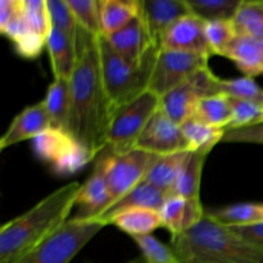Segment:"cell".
Here are the masks:
<instances>
[{
	"label": "cell",
	"mask_w": 263,
	"mask_h": 263,
	"mask_svg": "<svg viewBox=\"0 0 263 263\" xmlns=\"http://www.w3.org/2000/svg\"><path fill=\"white\" fill-rule=\"evenodd\" d=\"M98 37L80 27L77 63L69 79L71 110L67 128V133L94 159L107 146L115 115L100 68Z\"/></svg>",
	"instance_id": "cell-1"
},
{
	"label": "cell",
	"mask_w": 263,
	"mask_h": 263,
	"mask_svg": "<svg viewBox=\"0 0 263 263\" xmlns=\"http://www.w3.org/2000/svg\"><path fill=\"white\" fill-rule=\"evenodd\" d=\"M81 184L69 182L0 228V263H12L69 220Z\"/></svg>",
	"instance_id": "cell-2"
},
{
	"label": "cell",
	"mask_w": 263,
	"mask_h": 263,
	"mask_svg": "<svg viewBox=\"0 0 263 263\" xmlns=\"http://www.w3.org/2000/svg\"><path fill=\"white\" fill-rule=\"evenodd\" d=\"M180 263H263V247L249 243L205 213L187 233L171 236Z\"/></svg>",
	"instance_id": "cell-3"
},
{
	"label": "cell",
	"mask_w": 263,
	"mask_h": 263,
	"mask_svg": "<svg viewBox=\"0 0 263 263\" xmlns=\"http://www.w3.org/2000/svg\"><path fill=\"white\" fill-rule=\"evenodd\" d=\"M98 45L105 90L116 112L118 108L148 91L159 48L153 46L145 55L143 63L140 66H134L110 46L104 36L98 37Z\"/></svg>",
	"instance_id": "cell-4"
},
{
	"label": "cell",
	"mask_w": 263,
	"mask_h": 263,
	"mask_svg": "<svg viewBox=\"0 0 263 263\" xmlns=\"http://www.w3.org/2000/svg\"><path fill=\"white\" fill-rule=\"evenodd\" d=\"M107 226L102 218H69L55 233L12 263H69Z\"/></svg>",
	"instance_id": "cell-5"
},
{
	"label": "cell",
	"mask_w": 263,
	"mask_h": 263,
	"mask_svg": "<svg viewBox=\"0 0 263 263\" xmlns=\"http://www.w3.org/2000/svg\"><path fill=\"white\" fill-rule=\"evenodd\" d=\"M159 109L161 97L151 90L118 108L110 122L105 149L121 154L135 148L144 128Z\"/></svg>",
	"instance_id": "cell-6"
},
{
	"label": "cell",
	"mask_w": 263,
	"mask_h": 263,
	"mask_svg": "<svg viewBox=\"0 0 263 263\" xmlns=\"http://www.w3.org/2000/svg\"><path fill=\"white\" fill-rule=\"evenodd\" d=\"M159 156L136 148L121 154L112 153L104 149L97 157L104 167L105 179L109 187V210L145 180L149 170L154 166Z\"/></svg>",
	"instance_id": "cell-7"
},
{
	"label": "cell",
	"mask_w": 263,
	"mask_h": 263,
	"mask_svg": "<svg viewBox=\"0 0 263 263\" xmlns=\"http://www.w3.org/2000/svg\"><path fill=\"white\" fill-rule=\"evenodd\" d=\"M36 156L48 162L59 176H68L79 172L94 157L82 148L67 131L49 128L32 140Z\"/></svg>",
	"instance_id": "cell-8"
},
{
	"label": "cell",
	"mask_w": 263,
	"mask_h": 263,
	"mask_svg": "<svg viewBox=\"0 0 263 263\" xmlns=\"http://www.w3.org/2000/svg\"><path fill=\"white\" fill-rule=\"evenodd\" d=\"M211 57L185 51L159 49L152 73L149 90L163 97L181 86L197 72L207 68Z\"/></svg>",
	"instance_id": "cell-9"
},
{
	"label": "cell",
	"mask_w": 263,
	"mask_h": 263,
	"mask_svg": "<svg viewBox=\"0 0 263 263\" xmlns=\"http://www.w3.org/2000/svg\"><path fill=\"white\" fill-rule=\"evenodd\" d=\"M0 32L9 39L15 51L26 59H35L46 48V39L30 27L23 9V0L0 2Z\"/></svg>",
	"instance_id": "cell-10"
},
{
	"label": "cell",
	"mask_w": 263,
	"mask_h": 263,
	"mask_svg": "<svg viewBox=\"0 0 263 263\" xmlns=\"http://www.w3.org/2000/svg\"><path fill=\"white\" fill-rule=\"evenodd\" d=\"M135 148L159 157L180 152H192L181 126L175 123L162 109H159L149 121L136 141Z\"/></svg>",
	"instance_id": "cell-11"
},
{
	"label": "cell",
	"mask_w": 263,
	"mask_h": 263,
	"mask_svg": "<svg viewBox=\"0 0 263 263\" xmlns=\"http://www.w3.org/2000/svg\"><path fill=\"white\" fill-rule=\"evenodd\" d=\"M205 22L193 13L177 20L162 36L159 49L212 57L204 32Z\"/></svg>",
	"instance_id": "cell-12"
},
{
	"label": "cell",
	"mask_w": 263,
	"mask_h": 263,
	"mask_svg": "<svg viewBox=\"0 0 263 263\" xmlns=\"http://www.w3.org/2000/svg\"><path fill=\"white\" fill-rule=\"evenodd\" d=\"M110 205V193L105 179L104 167L99 159H94V168L89 179L81 185L77 197L74 220H92L100 218Z\"/></svg>",
	"instance_id": "cell-13"
},
{
	"label": "cell",
	"mask_w": 263,
	"mask_h": 263,
	"mask_svg": "<svg viewBox=\"0 0 263 263\" xmlns=\"http://www.w3.org/2000/svg\"><path fill=\"white\" fill-rule=\"evenodd\" d=\"M105 39L125 61L134 66H140L148 51L153 46H158L152 40L151 33L140 14L122 30Z\"/></svg>",
	"instance_id": "cell-14"
},
{
	"label": "cell",
	"mask_w": 263,
	"mask_h": 263,
	"mask_svg": "<svg viewBox=\"0 0 263 263\" xmlns=\"http://www.w3.org/2000/svg\"><path fill=\"white\" fill-rule=\"evenodd\" d=\"M190 13L186 0H140V15L152 40L158 46L164 32L177 20Z\"/></svg>",
	"instance_id": "cell-15"
},
{
	"label": "cell",
	"mask_w": 263,
	"mask_h": 263,
	"mask_svg": "<svg viewBox=\"0 0 263 263\" xmlns=\"http://www.w3.org/2000/svg\"><path fill=\"white\" fill-rule=\"evenodd\" d=\"M49 128H51V123L44 103L39 102L28 105L9 123L7 131L0 139V151L28 139L33 140L36 136L41 135Z\"/></svg>",
	"instance_id": "cell-16"
},
{
	"label": "cell",
	"mask_w": 263,
	"mask_h": 263,
	"mask_svg": "<svg viewBox=\"0 0 263 263\" xmlns=\"http://www.w3.org/2000/svg\"><path fill=\"white\" fill-rule=\"evenodd\" d=\"M159 213L163 228L170 231L171 236H177L195 228L205 216V210L200 199H186L171 194L164 200Z\"/></svg>",
	"instance_id": "cell-17"
},
{
	"label": "cell",
	"mask_w": 263,
	"mask_h": 263,
	"mask_svg": "<svg viewBox=\"0 0 263 263\" xmlns=\"http://www.w3.org/2000/svg\"><path fill=\"white\" fill-rule=\"evenodd\" d=\"M222 57L233 61L244 76L254 79L263 74V39L236 36Z\"/></svg>",
	"instance_id": "cell-18"
},
{
	"label": "cell",
	"mask_w": 263,
	"mask_h": 263,
	"mask_svg": "<svg viewBox=\"0 0 263 263\" xmlns=\"http://www.w3.org/2000/svg\"><path fill=\"white\" fill-rule=\"evenodd\" d=\"M104 221L108 225H115L118 230L123 231L131 238L149 235L157 229L163 228L159 211L140 207L126 208L109 216Z\"/></svg>",
	"instance_id": "cell-19"
},
{
	"label": "cell",
	"mask_w": 263,
	"mask_h": 263,
	"mask_svg": "<svg viewBox=\"0 0 263 263\" xmlns=\"http://www.w3.org/2000/svg\"><path fill=\"white\" fill-rule=\"evenodd\" d=\"M46 50L54 79L69 80L77 63V45L57 28L51 27L46 37Z\"/></svg>",
	"instance_id": "cell-20"
},
{
	"label": "cell",
	"mask_w": 263,
	"mask_h": 263,
	"mask_svg": "<svg viewBox=\"0 0 263 263\" xmlns=\"http://www.w3.org/2000/svg\"><path fill=\"white\" fill-rule=\"evenodd\" d=\"M202 95L190 80L161 97V109L179 126L194 117Z\"/></svg>",
	"instance_id": "cell-21"
},
{
	"label": "cell",
	"mask_w": 263,
	"mask_h": 263,
	"mask_svg": "<svg viewBox=\"0 0 263 263\" xmlns=\"http://www.w3.org/2000/svg\"><path fill=\"white\" fill-rule=\"evenodd\" d=\"M140 14V0H99L102 36L118 32Z\"/></svg>",
	"instance_id": "cell-22"
},
{
	"label": "cell",
	"mask_w": 263,
	"mask_h": 263,
	"mask_svg": "<svg viewBox=\"0 0 263 263\" xmlns=\"http://www.w3.org/2000/svg\"><path fill=\"white\" fill-rule=\"evenodd\" d=\"M46 108L51 127L67 131L69 110H71V86L69 80L53 79L46 89L43 100Z\"/></svg>",
	"instance_id": "cell-23"
},
{
	"label": "cell",
	"mask_w": 263,
	"mask_h": 263,
	"mask_svg": "<svg viewBox=\"0 0 263 263\" xmlns=\"http://www.w3.org/2000/svg\"><path fill=\"white\" fill-rule=\"evenodd\" d=\"M211 152L192 151L182 166L172 194L180 195L186 199H200V181L203 167Z\"/></svg>",
	"instance_id": "cell-24"
},
{
	"label": "cell",
	"mask_w": 263,
	"mask_h": 263,
	"mask_svg": "<svg viewBox=\"0 0 263 263\" xmlns=\"http://www.w3.org/2000/svg\"><path fill=\"white\" fill-rule=\"evenodd\" d=\"M168 195L171 194L163 192V190H161L159 187L154 186L151 182L144 180V181L140 182L138 186L134 187L128 194H126L120 202L116 203V204L100 218H102V220H105V218H108L109 216L115 215V213L120 212V211L126 210V208L140 207L159 211Z\"/></svg>",
	"instance_id": "cell-25"
},
{
	"label": "cell",
	"mask_w": 263,
	"mask_h": 263,
	"mask_svg": "<svg viewBox=\"0 0 263 263\" xmlns=\"http://www.w3.org/2000/svg\"><path fill=\"white\" fill-rule=\"evenodd\" d=\"M205 213L228 228L263 223L262 203H236V204L205 211Z\"/></svg>",
	"instance_id": "cell-26"
},
{
	"label": "cell",
	"mask_w": 263,
	"mask_h": 263,
	"mask_svg": "<svg viewBox=\"0 0 263 263\" xmlns=\"http://www.w3.org/2000/svg\"><path fill=\"white\" fill-rule=\"evenodd\" d=\"M189 153L190 152H180L166 157H159L158 161L149 170L145 181L151 182L152 185L168 194H172V190Z\"/></svg>",
	"instance_id": "cell-27"
},
{
	"label": "cell",
	"mask_w": 263,
	"mask_h": 263,
	"mask_svg": "<svg viewBox=\"0 0 263 263\" xmlns=\"http://www.w3.org/2000/svg\"><path fill=\"white\" fill-rule=\"evenodd\" d=\"M207 125L218 128H228L233 118L231 98L223 94L211 95L199 102L194 117Z\"/></svg>",
	"instance_id": "cell-28"
},
{
	"label": "cell",
	"mask_w": 263,
	"mask_h": 263,
	"mask_svg": "<svg viewBox=\"0 0 263 263\" xmlns=\"http://www.w3.org/2000/svg\"><path fill=\"white\" fill-rule=\"evenodd\" d=\"M233 23L238 36L263 39V0H241Z\"/></svg>",
	"instance_id": "cell-29"
},
{
	"label": "cell",
	"mask_w": 263,
	"mask_h": 263,
	"mask_svg": "<svg viewBox=\"0 0 263 263\" xmlns=\"http://www.w3.org/2000/svg\"><path fill=\"white\" fill-rule=\"evenodd\" d=\"M181 130L192 151L205 152H212L218 143H222L226 131L225 128L207 125L197 118L187 120L184 125H181Z\"/></svg>",
	"instance_id": "cell-30"
},
{
	"label": "cell",
	"mask_w": 263,
	"mask_h": 263,
	"mask_svg": "<svg viewBox=\"0 0 263 263\" xmlns=\"http://www.w3.org/2000/svg\"><path fill=\"white\" fill-rule=\"evenodd\" d=\"M190 12L204 22L233 20L241 0H186Z\"/></svg>",
	"instance_id": "cell-31"
},
{
	"label": "cell",
	"mask_w": 263,
	"mask_h": 263,
	"mask_svg": "<svg viewBox=\"0 0 263 263\" xmlns=\"http://www.w3.org/2000/svg\"><path fill=\"white\" fill-rule=\"evenodd\" d=\"M216 94H223L233 99L252 100L263 104V90L252 77H239V79H220L216 84Z\"/></svg>",
	"instance_id": "cell-32"
},
{
	"label": "cell",
	"mask_w": 263,
	"mask_h": 263,
	"mask_svg": "<svg viewBox=\"0 0 263 263\" xmlns=\"http://www.w3.org/2000/svg\"><path fill=\"white\" fill-rule=\"evenodd\" d=\"M205 39L212 55H223L234 39L236 37V30L233 20H221L205 22Z\"/></svg>",
	"instance_id": "cell-33"
},
{
	"label": "cell",
	"mask_w": 263,
	"mask_h": 263,
	"mask_svg": "<svg viewBox=\"0 0 263 263\" xmlns=\"http://www.w3.org/2000/svg\"><path fill=\"white\" fill-rule=\"evenodd\" d=\"M51 27L68 36L77 45L80 26L67 0H46Z\"/></svg>",
	"instance_id": "cell-34"
},
{
	"label": "cell",
	"mask_w": 263,
	"mask_h": 263,
	"mask_svg": "<svg viewBox=\"0 0 263 263\" xmlns=\"http://www.w3.org/2000/svg\"><path fill=\"white\" fill-rule=\"evenodd\" d=\"M134 241L141 252V258L145 263H180L171 246L159 241L153 234L133 236Z\"/></svg>",
	"instance_id": "cell-35"
},
{
	"label": "cell",
	"mask_w": 263,
	"mask_h": 263,
	"mask_svg": "<svg viewBox=\"0 0 263 263\" xmlns=\"http://www.w3.org/2000/svg\"><path fill=\"white\" fill-rule=\"evenodd\" d=\"M77 23L94 36H102L99 0H67Z\"/></svg>",
	"instance_id": "cell-36"
},
{
	"label": "cell",
	"mask_w": 263,
	"mask_h": 263,
	"mask_svg": "<svg viewBox=\"0 0 263 263\" xmlns=\"http://www.w3.org/2000/svg\"><path fill=\"white\" fill-rule=\"evenodd\" d=\"M231 105H233V118L226 130L252 127L263 123L262 103L231 98Z\"/></svg>",
	"instance_id": "cell-37"
},
{
	"label": "cell",
	"mask_w": 263,
	"mask_h": 263,
	"mask_svg": "<svg viewBox=\"0 0 263 263\" xmlns=\"http://www.w3.org/2000/svg\"><path fill=\"white\" fill-rule=\"evenodd\" d=\"M23 9L30 27L41 37H48L51 23L46 0H23Z\"/></svg>",
	"instance_id": "cell-38"
},
{
	"label": "cell",
	"mask_w": 263,
	"mask_h": 263,
	"mask_svg": "<svg viewBox=\"0 0 263 263\" xmlns=\"http://www.w3.org/2000/svg\"><path fill=\"white\" fill-rule=\"evenodd\" d=\"M222 143L261 144L263 145V123L252 126V127L226 130Z\"/></svg>",
	"instance_id": "cell-39"
},
{
	"label": "cell",
	"mask_w": 263,
	"mask_h": 263,
	"mask_svg": "<svg viewBox=\"0 0 263 263\" xmlns=\"http://www.w3.org/2000/svg\"><path fill=\"white\" fill-rule=\"evenodd\" d=\"M241 236L243 239L248 240L249 243H253L256 246L263 247V223L252 226H238V228H230Z\"/></svg>",
	"instance_id": "cell-40"
},
{
	"label": "cell",
	"mask_w": 263,
	"mask_h": 263,
	"mask_svg": "<svg viewBox=\"0 0 263 263\" xmlns=\"http://www.w3.org/2000/svg\"><path fill=\"white\" fill-rule=\"evenodd\" d=\"M128 263H145V262H144V259L141 258V257H139V258L133 259V261H130Z\"/></svg>",
	"instance_id": "cell-41"
},
{
	"label": "cell",
	"mask_w": 263,
	"mask_h": 263,
	"mask_svg": "<svg viewBox=\"0 0 263 263\" xmlns=\"http://www.w3.org/2000/svg\"><path fill=\"white\" fill-rule=\"evenodd\" d=\"M87 263H92V262H87Z\"/></svg>",
	"instance_id": "cell-42"
}]
</instances>
